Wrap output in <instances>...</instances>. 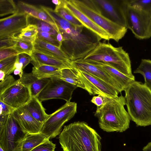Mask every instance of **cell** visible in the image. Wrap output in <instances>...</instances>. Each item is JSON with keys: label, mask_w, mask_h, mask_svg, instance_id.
Returning <instances> with one entry per match:
<instances>
[{"label": "cell", "mask_w": 151, "mask_h": 151, "mask_svg": "<svg viewBox=\"0 0 151 151\" xmlns=\"http://www.w3.org/2000/svg\"><path fill=\"white\" fill-rule=\"evenodd\" d=\"M56 39L57 41L62 44L63 41V38L62 35L60 32H58V34L56 36Z\"/></svg>", "instance_id": "43"}, {"label": "cell", "mask_w": 151, "mask_h": 151, "mask_svg": "<svg viewBox=\"0 0 151 151\" xmlns=\"http://www.w3.org/2000/svg\"><path fill=\"white\" fill-rule=\"evenodd\" d=\"M23 106L32 117L42 124H44L49 116L37 97H32Z\"/></svg>", "instance_id": "22"}, {"label": "cell", "mask_w": 151, "mask_h": 151, "mask_svg": "<svg viewBox=\"0 0 151 151\" xmlns=\"http://www.w3.org/2000/svg\"><path fill=\"white\" fill-rule=\"evenodd\" d=\"M29 15L18 13L0 20V39L15 36L28 24Z\"/></svg>", "instance_id": "13"}, {"label": "cell", "mask_w": 151, "mask_h": 151, "mask_svg": "<svg viewBox=\"0 0 151 151\" xmlns=\"http://www.w3.org/2000/svg\"><path fill=\"white\" fill-rule=\"evenodd\" d=\"M59 78L77 88L79 87L85 89L84 85L79 78L76 69L73 68L61 69Z\"/></svg>", "instance_id": "25"}, {"label": "cell", "mask_w": 151, "mask_h": 151, "mask_svg": "<svg viewBox=\"0 0 151 151\" xmlns=\"http://www.w3.org/2000/svg\"><path fill=\"white\" fill-rule=\"evenodd\" d=\"M61 69L56 67L42 65L33 67L32 73L37 78H59Z\"/></svg>", "instance_id": "23"}, {"label": "cell", "mask_w": 151, "mask_h": 151, "mask_svg": "<svg viewBox=\"0 0 151 151\" xmlns=\"http://www.w3.org/2000/svg\"><path fill=\"white\" fill-rule=\"evenodd\" d=\"M83 59L87 61L107 64L127 76L135 79L129 54L122 47H116L109 43L99 42Z\"/></svg>", "instance_id": "4"}, {"label": "cell", "mask_w": 151, "mask_h": 151, "mask_svg": "<svg viewBox=\"0 0 151 151\" xmlns=\"http://www.w3.org/2000/svg\"><path fill=\"white\" fill-rule=\"evenodd\" d=\"M55 144L48 139L39 145L31 151H55Z\"/></svg>", "instance_id": "35"}, {"label": "cell", "mask_w": 151, "mask_h": 151, "mask_svg": "<svg viewBox=\"0 0 151 151\" xmlns=\"http://www.w3.org/2000/svg\"><path fill=\"white\" fill-rule=\"evenodd\" d=\"M12 114L23 129L28 133L41 132L43 124L35 119L23 106L15 109Z\"/></svg>", "instance_id": "16"}, {"label": "cell", "mask_w": 151, "mask_h": 151, "mask_svg": "<svg viewBox=\"0 0 151 151\" xmlns=\"http://www.w3.org/2000/svg\"><path fill=\"white\" fill-rule=\"evenodd\" d=\"M0 115H5L12 114L15 109L1 101H0Z\"/></svg>", "instance_id": "41"}, {"label": "cell", "mask_w": 151, "mask_h": 151, "mask_svg": "<svg viewBox=\"0 0 151 151\" xmlns=\"http://www.w3.org/2000/svg\"><path fill=\"white\" fill-rule=\"evenodd\" d=\"M87 62L95 65L104 70L119 84L123 91H124L130 84L135 80V79L127 76L107 64L94 62Z\"/></svg>", "instance_id": "21"}, {"label": "cell", "mask_w": 151, "mask_h": 151, "mask_svg": "<svg viewBox=\"0 0 151 151\" xmlns=\"http://www.w3.org/2000/svg\"><path fill=\"white\" fill-rule=\"evenodd\" d=\"M123 9L126 27L131 30L135 37L139 39L151 37L150 13L133 7L128 4L127 0H123Z\"/></svg>", "instance_id": "6"}, {"label": "cell", "mask_w": 151, "mask_h": 151, "mask_svg": "<svg viewBox=\"0 0 151 151\" xmlns=\"http://www.w3.org/2000/svg\"><path fill=\"white\" fill-rule=\"evenodd\" d=\"M151 15V21H150V34L151 36V13H150Z\"/></svg>", "instance_id": "49"}, {"label": "cell", "mask_w": 151, "mask_h": 151, "mask_svg": "<svg viewBox=\"0 0 151 151\" xmlns=\"http://www.w3.org/2000/svg\"><path fill=\"white\" fill-rule=\"evenodd\" d=\"M0 151H4L2 147L0 146Z\"/></svg>", "instance_id": "50"}, {"label": "cell", "mask_w": 151, "mask_h": 151, "mask_svg": "<svg viewBox=\"0 0 151 151\" xmlns=\"http://www.w3.org/2000/svg\"><path fill=\"white\" fill-rule=\"evenodd\" d=\"M31 98L29 88L18 80L0 94V101L15 109L24 106Z\"/></svg>", "instance_id": "11"}, {"label": "cell", "mask_w": 151, "mask_h": 151, "mask_svg": "<svg viewBox=\"0 0 151 151\" xmlns=\"http://www.w3.org/2000/svg\"><path fill=\"white\" fill-rule=\"evenodd\" d=\"M52 2L54 4H55L56 6H59L61 4V0H53Z\"/></svg>", "instance_id": "48"}, {"label": "cell", "mask_w": 151, "mask_h": 151, "mask_svg": "<svg viewBox=\"0 0 151 151\" xmlns=\"http://www.w3.org/2000/svg\"><path fill=\"white\" fill-rule=\"evenodd\" d=\"M77 111L75 102L66 103L52 114L44 123L41 132L50 139L55 138L62 131L64 124L71 119Z\"/></svg>", "instance_id": "7"}, {"label": "cell", "mask_w": 151, "mask_h": 151, "mask_svg": "<svg viewBox=\"0 0 151 151\" xmlns=\"http://www.w3.org/2000/svg\"><path fill=\"white\" fill-rule=\"evenodd\" d=\"M17 56L6 58L0 61V70L4 71L6 76L10 75L15 69L14 65Z\"/></svg>", "instance_id": "32"}, {"label": "cell", "mask_w": 151, "mask_h": 151, "mask_svg": "<svg viewBox=\"0 0 151 151\" xmlns=\"http://www.w3.org/2000/svg\"><path fill=\"white\" fill-rule=\"evenodd\" d=\"M38 32L37 27L36 25L29 24L23 29L17 37L22 40L34 43Z\"/></svg>", "instance_id": "27"}, {"label": "cell", "mask_w": 151, "mask_h": 151, "mask_svg": "<svg viewBox=\"0 0 151 151\" xmlns=\"http://www.w3.org/2000/svg\"><path fill=\"white\" fill-rule=\"evenodd\" d=\"M50 139L41 132L33 134L28 133L23 141L22 151H31L39 145Z\"/></svg>", "instance_id": "24"}, {"label": "cell", "mask_w": 151, "mask_h": 151, "mask_svg": "<svg viewBox=\"0 0 151 151\" xmlns=\"http://www.w3.org/2000/svg\"><path fill=\"white\" fill-rule=\"evenodd\" d=\"M134 73L142 75L145 79L144 84L151 90V60L142 59Z\"/></svg>", "instance_id": "26"}, {"label": "cell", "mask_w": 151, "mask_h": 151, "mask_svg": "<svg viewBox=\"0 0 151 151\" xmlns=\"http://www.w3.org/2000/svg\"><path fill=\"white\" fill-rule=\"evenodd\" d=\"M143 151H151V142H149L143 148Z\"/></svg>", "instance_id": "45"}, {"label": "cell", "mask_w": 151, "mask_h": 151, "mask_svg": "<svg viewBox=\"0 0 151 151\" xmlns=\"http://www.w3.org/2000/svg\"><path fill=\"white\" fill-rule=\"evenodd\" d=\"M14 73L15 75H19L21 78L24 73L23 71L15 69L14 71Z\"/></svg>", "instance_id": "46"}, {"label": "cell", "mask_w": 151, "mask_h": 151, "mask_svg": "<svg viewBox=\"0 0 151 151\" xmlns=\"http://www.w3.org/2000/svg\"><path fill=\"white\" fill-rule=\"evenodd\" d=\"M50 78H38L32 73H23L18 79L19 82L27 87L32 97H37L39 93L46 86Z\"/></svg>", "instance_id": "19"}, {"label": "cell", "mask_w": 151, "mask_h": 151, "mask_svg": "<svg viewBox=\"0 0 151 151\" xmlns=\"http://www.w3.org/2000/svg\"><path fill=\"white\" fill-rule=\"evenodd\" d=\"M70 1L79 10L106 31L111 39L118 42L126 34L127 29L126 27L113 22L102 14L91 0Z\"/></svg>", "instance_id": "5"}, {"label": "cell", "mask_w": 151, "mask_h": 151, "mask_svg": "<svg viewBox=\"0 0 151 151\" xmlns=\"http://www.w3.org/2000/svg\"><path fill=\"white\" fill-rule=\"evenodd\" d=\"M6 75L5 73L1 70H0V80L1 81L4 80Z\"/></svg>", "instance_id": "47"}, {"label": "cell", "mask_w": 151, "mask_h": 151, "mask_svg": "<svg viewBox=\"0 0 151 151\" xmlns=\"http://www.w3.org/2000/svg\"><path fill=\"white\" fill-rule=\"evenodd\" d=\"M124 91L125 105L131 120L137 126L151 125V90L135 80Z\"/></svg>", "instance_id": "2"}, {"label": "cell", "mask_w": 151, "mask_h": 151, "mask_svg": "<svg viewBox=\"0 0 151 151\" xmlns=\"http://www.w3.org/2000/svg\"><path fill=\"white\" fill-rule=\"evenodd\" d=\"M127 2L135 9L151 13V0H127Z\"/></svg>", "instance_id": "33"}, {"label": "cell", "mask_w": 151, "mask_h": 151, "mask_svg": "<svg viewBox=\"0 0 151 151\" xmlns=\"http://www.w3.org/2000/svg\"><path fill=\"white\" fill-rule=\"evenodd\" d=\"M15 37H9L0 39V49L13 48L16 43Z\"/></svg>", "instance_id": "36"}, {"label": "cell", "mask_w": 151, "mask_h": 151, "mask_svg": "<svg viewBox=\"0 0 151 151\" xmlns=\"http://www.w3.org/2000/svg\"><path fill=\"white\" fill-rule=\"evenodd\" d=\"M17 5L13 0H0V16L3 17L10 14L18 13Z\"/></svg>", "instance_id": "30"}, {"label": "cell", "mask_w": 151, "mask_h": 151, "mask_svg": "<svg viewBox=\"0 0 151 151\" xmlns=\"http://www.w3.org/2000/svg\"><path fill=\"white\" fill-rule=\"evenodd\" d=\"M29 24L36 25L38 32H48L56 36L58 32L51 25L46 22L35 18L29 15L28 18Z\"/></svg>", "instance_id": "28"}, {"label": "cell", "mask_w": 151, "mask_h": 151, "mask_svg": "<svg viewBox=\"0 0 151 151\" xmlns=\"http://www.w3.org/2000/svg\"><path fill=\"white\" fill-rule=\"evenodd\" d=\"M18 13H25L35 18L47 22L58 32L59 28L51 17L40 8L19 1L17 5Z\"/></svg>", "instance_id": "18"}, {"label": "cell", "mask_w": 151, "mask_h": 151, "mask_svg": "<svg viewBox=\"0 0 151 151\" xmlns=\"http://www.w3.org/2000/svg\"><path fill=\"white\" fill-rule=\"evenodd\" d=\"M63 6L87 29L92 32L101 39L109 40V34L87 16L79 10L70 0H61Z\"/></svg>", "instance_id": "15"}, {"label": "cell", "mask_w": 151, "mask_h": 151, "mask_svg": "<svg viewBox=\"0 0 151 151\" xmlns=\"http://www.w3.org/2000/svg\"><path fill=\"white\" fill-rule=\"evenodd\" d=\"M19 54L17 51L12 48L0 49V61Z\"/></svg>", "instance_id": "38"}, {"label": "cell", "mask_w": 151, "mask_h": 151, "mask_svg": "<svg viewBox=\"0 0 151 151\" xmlns=\"http://www.w3.org/2000/svg\"><path fill=\"white\" fill-rule=\"evenodd\" d=\"M76 70L79 78L84 85L85 90L90 95H100L109 98L118 96L119 93L111 85L95 76Z\"/></svg>", "instance_id": "10"}, {"label": "cell", "mask_w": 151, "mask_h": 151, "mask_svg": "<svg viewBox=\"0 0 151 151\" xmlns=\"http://www.w3.org/2000/svg\"><path fill=\"white\" fill-rule=\"evenodd\" d=\"M27 134L10 114L0 129V146L4 151H22L23 141Z\"/></svg>", "instance_id": "8"}, {"label": "cell", "mask_w": 151, "mask_h": 151, "mask_svg": "<svg viewBox=\"0 0 151 151\" xmlns=\"http://www.w3.org/2000/svg\"><path fill=\"white\" fill-rule=\"evenodd\" d=\"M8 115H0V129L4 125L7 119Z\"/></svg>", "instance_id": "42"}, {"label": "cell", "mask_w": 151, "mask_h": 151, "mask_svg": "<svg viewBox=\"0 0 151 151\" xmlns=\"http://www.w3.org/2000/svg\"><path fill=\"white\" fill-rule=\"evenodd\" d=\"M54 10L62 17L72 24L76 26H84L77 19L63 6L62 2L60 5L56 6Z\"/></svg>", "instance_id": "31"}, {"label": "cell", "mask_w": 151, "mask_h": 151, "mask_svg": "<svg viewBox=\"0 0 151 151\" xmlns=\"http://www.w3.org/2000/svg\"><path fill=\"white\" fill-rule=\"evenodd\" d=\"M14 66L15 69L22 71V70H23V65L22 64L19 63L17 60V59L15 63Z\"/></svg>", "instance_id": "44"}, {"label": "cell", "mask_w": 151, "mask_h": 151, "mask_svg": "<svg viewBox=\"0 0 151 151\" xmlns=\"http://www.w3.org/2000/svg\"><path fill=\"white\" fill-rule=\"evenodd\" d=\"M73 68L95 76L111 85L119 93L122 90L119 84L106 72L101 68L88 63L83 59L72 61Z\"/></svg>", "instance_id": "14"}, {"label": "cell", "mask_w": 151, "mask_h": 151, "mask_svg": "<svg viewBox=\"0 0 151 151\" xmlns=\"http://www.w3.org/2000/svg\"><path fill=\"white\" fill-rule=\"evenodd\" d=\"M37 37L49 43L61 48L62 44L57 40L56 36L48 32H38Z\"/></svg>", "instance_id": "34"}, {"label": "cell", "mask_w": 151, "mask_h": 151, "mask_svg": "<svg viewBox=\"0 0 151 151\" xmlns=\"http://www.w3.org/2000/svg\"><path fill=\"white\" fill-rule=\"evenodd\" d=\"M34 50L46 54L64 62L71 63L72 61L65 52L60 48L37 37L34 42Z\"/></svg>", "instance_id": "17"}, {"label": "cell", "mask_w": 151, "mask_h": 151, "mask_svg": "<svg viewBox=\"0 0 151 151\" xmlns=\"http://www.w3.org/2000/svg\"><path fill=\"white\" fill-rule=\"evenodd\" d=\"M59 139L63 151H102L101 137L84 122L64 126Z\"/></svg>", "instance_id": "1"}, {"label": "cell", "mask_w": 151, "mask_h": 151, "mask_svg": "<svg viewBox=\"0 0 151 151\" xmlns=\"http://www.w3.org/2000/svg\"><path fill=\"white\" fill-rule=\"evenodd\" d=\"M16 81L12 75L6 76L4 80L0 83V94L12 85Z\"/></svg>", "instance_id": "37"}, {"label": "cell", "mask_w": 151, "mask_h": 151, "mask_svg": "<svg viewBox=\"0 0 151 151\" xmlns=\"http://www.w3.org/2000/svg\"><path fill=\"white\" fill-rule=\"evenodd\" d=\"M77 88L60 78H51L37 97L41 102L53 99H62L69 102Z\"/></svg>", "instance_id": "9"}, {"label": "cell", "mask_w": 151, "mask_h": 151, "mask_svg": "<svg viewBox=\"0 0 151 151\" xmlns=\"http://www.w3.org/2000/svg\"><path fill=\"white\" fill-rule=\"evenodd\" d=\"M91 1L95 7L102 14L113 22L126 27L123 9V0Z\"/></svg>", "instance_id": "12"}, {"label": "cell", "mask_w": 151, "mask_h": 151, "mask_svg": "<svg viewBox=\"0 0 151 151\" xmlns=\"http://www.w3.org/2000/svg\"><path fill=\"white\" fill-rule=\"evenodd\" d=\"M109 98L104 96L98 95L93 97L91 102L96 105L97 107H99L106 104L108 101Z\"/></svg>", "instance_id": "39"}, {"label": "cell", "mask_w": 151, "mask_h": 151, "mask_svg": "<svg viewBox=\"0 0 151 151\" xmlns=\"http://www.w3.org/2000/svg\"><path fill=\"white\" fill-rule=\"evenodd\" d=\"M30 56L32 59L30 63L34 65V67L45 65L56 67L61 69L73 68L71 63L64 62L51 56L34 50H33Z\"/></svg>", "instance_id": "20"}, {"label": "cell", "mask_w": 151, "mask_h": 151, "mask_svg": "<svg viewBox=\"0 0 151 151\" xmlns=\"http://www.w3.org/2000/svg\"><path fill=\"white\" fill-rule=\"evenodd\" d=\"M16 43L12 48L19 54L25 53L31 56L34 49V43L22 40L15 37Z\"/></svg>", "instance_id": "29"}, {"label": "cell", "mask_w": 151, "mask_h": 151, "mask_svg": "<svg viewBox=\"0 0 151 151\" xmlns=\"http://www.w3.org/2000/svg\"><path fill=\"white\" fill-rule=\"evenodd\" d=\"M17 60L23 65V69L31 62L32 59L31 56L25 53H21L17 55Z\"/></svg>", "instance_id": "40"}, {"label": "cell", "mask_w": 151, "mask_h": 151, "mask_svg": "<svg viewBox=\"0 0 151 151\" xmlns=\"http://www.w3.org/2000/svg\"><path fill=\"white\" fill-rule=\"evenodd\" d=\"M125 105L124 97L121 95L109 98L104 104L97 107L94 115L100 128L108 132H122L127 130L131 119Z\"/></svg>", "instance_id": "3"}]
</instances>
